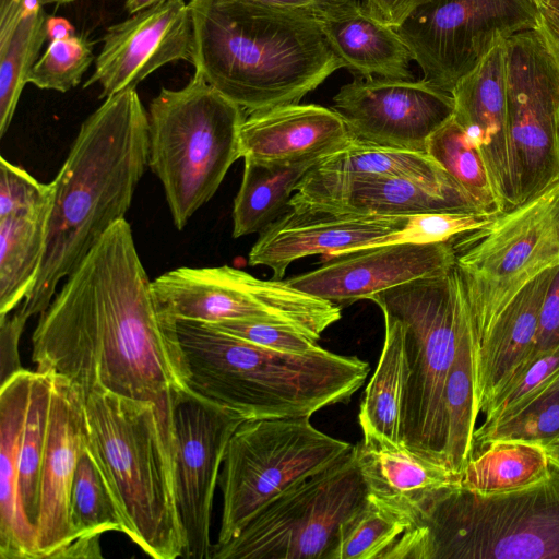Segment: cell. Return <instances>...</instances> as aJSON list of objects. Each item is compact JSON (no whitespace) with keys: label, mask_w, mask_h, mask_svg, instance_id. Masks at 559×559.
Segmentation results:
<instances>
[{"label":"cell","mask_w":559,"mask_h":559,"mask_svg":"<svg viewBox=\"0 0 559 559\" xmlns=\"http://www.w3.org/2000/svg\"><path fill=\"white\" fill-rule=\"evenodd\" d=\"M47 0H0V135L15 114L47 34Z\"/></svg>","instance_id":"obj_28"},{"label":"cell","mask_w":559,"mask_h":559,"mask_svg":"<svg viewBox=\"0 0 559 559\" xmlns=\"http://www.w3.org/2000/svg\"><path fill=\"white\" fill-rule=\"evenodd\" d=\"M507 111L519 205L559 180V69L537 28L507 38Z\"/></svg>","instance_id":"obj_14"},{"label":"cell","mask_w":559,"mask_h":559,"mask_svg":"<svg viewBox=\"0 0 559 559\" xmlns=\"http://www.w3.org/2000/svg\"><path fill=\"white\" fill-rule=\"evenodd\" d=\"M559 435V373L524 402L474 432V449L497 440L543 443Z\"/></svg>","instance_id":"obj_37"},{"label":"cell","mask_w":559,"mask_h":559,"mask_svg":"<svg viewBox=\"0 0 559 559\" xmlns=\"http://www.w3.org/2000/svg\"><path fill=\"white\" fill-rule=\"evenodd\" d=\"M354 449L367 497L403 519L408 527L436 492L457 484L459 474L447 464L402 443L364 436Z\"/></svg>","instance_id":"obj_24"},{"label":"cell","mask_w":559,"mask_h":559,"mask_svg":"<svg viewBox=\"0 0 559 559\" xmlns=\"http://www.w3.org/2000/svg\"><path fill=\"white\" fill-rule=\"evenodd\" d=\"M28 319L21 307L13 314L0 319V385L24 369L20 361L19 342Z\"/></svg>","instance_id":"obj_45"},{"label":"cell","mask_w":559,"mask_h":559,"mask_svg":"<svg viewBox=\"0 0 559 559\" xmlns=\"http://www.w3.org/2000/svg\"><path fill=\"white\" fill-rule=\"evenodd\" d=\"M195 61L194 22L189 2L164 0L109 26L84 87L97 84L99 98L135 88L159 68Z\"/></svg>","instance_id":"obj_18"},{"label":"cell","mask_w":559,"mask_h":559,"mask_svg":"<svg viewBox=\"0 0 559 559\" xmlns=\"http://www.w3.org/2000/svg\"><path fill=\"white\" fill-rule=\"evenodd\" d=\"M559 348V264L552 274L545 294L534 347L523 372L534 360ZM522 372V373H523ZM519 378V377H518Z\"/></svg>","instance_id":"obj_44"},{"label":"cell","mask_w":559,"mask_h":559,"mask_svg":"<svg viewBox=\"0 0 559 559\" xmlns=\"http://www.w3.org/2000/svg\"><path fill=\"white\" fill-rule=\"evenodd\" d=\"M559 69V11L542 0L540 20L537 27Z\"/></svg>","instance_id":"obj_47"},{"label":"cell","mask_w":559,"mask_h":559,"mask_svg":"<svg viewBox=\"0 0 559 559\" xmlns=\"http://www.w3.org/2000/svg\"><path fill=\"white\" fill-rule=\"evenodd\" d=\"M178 394L159 403L106 390L83 396L85 443L118 504L122 533L155 559L183 557L187 545L176 489Z\"/></svg>","instance_id":"obj_5"},{"label":"cell","mask_w":559,"mask_h":559,"mask_svg":"<svg viewBox=\"0 0 559 559\" xmlns=\"http://www.w3.org/2000/svg\"><path fill=\"white\" fill-rule=\"evenodd\" d=\"M369 300L383 317L395 320L402 331L407 379L401 443L447 464L445 382L462 335L471 326L475 330L469 296L456 260L443 271L374 294Z\"/></svg>","instance_id":"obj_7"},{"label":"cell","mask_w":559,"mask_h":559,"mask_svg":"<svg viewBox=\"0 0 559 559\" xmlns=\"http://www.w3.org/2000/svg\"><path fill=\"white\" fill-rule=\"evenodd\" d=\"M332 108L357 141L425 153L430 135L453 117L454 99L424 79L360 76L340 88Z\"/></svg>","instance_id":"obj_17"},{"label":"cell","mask_w":559,"mask_h":559,"mask_svg":"<svg viewBox=\"0 0 559 559\" xmlns=\"http://www.w3.org/2000/svg\"><path fill=\"white\" fill-rule=\"evenodd\" d=\"M559 373V348L536 360L513 382L493 394L483 409L489 426L537 392Z\"/></svg>","instance_id":"obj_41"},{"label":"cell","mask_w":559,"mask_h":559,"mask_svg":"<svg viewBox=\"0 0 559 559\" xmlns=\"http://www.w3.org/2000/svg\"><path fill=\"white\" fill-rule=\"evenodd\" d=\"M35 371L0 385V558L37 559L35 531L20 493V460Z\"/></svg>","instance_id":"obj_27"},{"label":"cell","mask_w":559,"mask_h":559,"mask_svg":"<svg viewBox=\"0 0 559 559\" xmlns=\"http://www.w3.org/2000/svg\"><path fill=\"white\" fill-rule=\"evenodd\" d=\"M382 559H559V466L501 493L440 489Z\"/></svg>","instance_id":"obj_6"},{"label":"cell","mask_w":559,"mask_h":559,"mask_svg":"<svg viewBox=\"0 0 559 559\" xmlns=\"http://www.w3.org/2000/svg\"><path fill=\"white\" fill-rule=\"evenodd\" d=\"M490 213L393 216L341 213L288 206L260 233L249 264L271 269L282 280L290 263L323 254L328 259L367 247L399 241H447L488 225Z\"/></svg>","instance_id":"obj_12"},{"label":"cell","mask_w":559,"mask_h":559,"mask_svg":"<svg viewBox=\"0 0 559 559\" xmlns=\"http://www.w3.org/2000/svg\"><path fill=\"white\" fill-rule=\"evenodd\" d=\"M155 302L174 320L214 324L252 320L305 329L313 298L282 280H260L228 265L182 266L151 282Z\"/></svg>","instance_id":"obj_15"},{"label":"cell","mask_w":559,"mask_h":559,"mask_svg":"<svg viewBox=\"0 0 559 559\" xmlns=\"http://www.w3.org/2000/svg\"><path fill=\"white\" fill-rule=\"evenodd\" d=\"M311 170L333 176L402 177L428 182H457L426 153L357 140L328 155Z\"/></svg>","instance_id":"obj_33"},{"label":"cell","mask_w":559,"mask_h":559,"mask_svg":"<svg viewBox=\"0 0 559 559\" xmlns=\"http://www.w3.org/2000/svg\"><path fill=\"white\" fill-rule=\"evenodd\" d=\"M164 0H126L124 9L131 15L148 9Z\"/></svg>","instance_id":"obj_51"},{"label":"cell","mask_w":559,"mask_h":559,"mask_svg":"<svg viewBox=\"0 0 559 559\" xmlns=\"http://www.w3.org/2000/svg\"><path fill=\"white\" fill-rule=\"evenodd\" d=\"M51 193V182L41 183L23 168L0 158V217L39 202Z\"/></svg>","instance_id":"obj_43"},{"label":"cell","mask_w":559,"mask_h":559,"mask_svg":"<svg viewBox=\"0 0 559 559\" xmlns=\"http://www.w3.org/2000/svg\"><path fill=\"white\" fill-rule=\"evenodd\" d=\"M407 527L403 519L368 498L342 524L332 559H382Z\"/></svg>","instance_id":"obj_39"},{"label":"cell","mask_w":559,"mask_h":559,"mask_svg":"<svg viewBox=\"0 0 559 559\" xmlns=\"http://www.w3.org/2000/svg\"><path fill=\"white\" fill-rule=\"evenodd\" d=\"M556 266L528 281L495 321L474 364L477 414L495 393L522 374L534 347L540 307Z\"/></svg>","instance_id":"obj_26"},{"label":"cell","mask_w":559,"mask_h":559,"mask_svg":"<svg viewBox=\"0 0 559 559\" xmlns=\"http://www.w3.org/2000/svg\"><path fill=\"white\" fill-rule=\"evenodd\" d=\"M147 115L148 166L163 185L180 230L241 157L245 110L194 71L183 87H163Z\"/></svg>","instance_id":"obj_8"},{"label":"cell","mask_w":559,"mask_h":559,"mask_svg":"<svg viewBox=\"0 0 559 559\" xmlns=\"http://www.w3.org/2000/svg\"><path fill=\"white\" fill-rule=\"evenodd\" d=\"M454 120L478 148L499 212L518 205L507 111V38H500L452 91Z\"/></svg>","instance_id":"obj_22"},{"label":"cell","mask_w":559,"mask_h":559,"mask_svg":"<svg viewBox=\"0 0 559 559\" xmlns=\"http://www.w3.org/2000/svg\"><path fill=\"white\" fill-rule=\"evenodd\" d=\"M231 1H240L247 3L261 4L270 8L293 11V12H302L312 14L314 11L320 8L322 4L331 1V0H231Z\"/></svg>","instance_id":"obj_49"},{"label":"cell","mask_w":559,"mask_h":559,"mask_svg":"<svg viewBox=\"0 0 559 559\" xmlns=\"http://www.w3.org/2000/svg\"><path fill=\"white\" fill-rule=\"evenodd\" d=\"M210 325L258 346L282 353L307 354L318 346V340L314 337L282 324L252 320H228Z\"/></svg>","instance_id":"obj_42"},{"label":"cell","mask_w":559,"mask_h":559,"mask_svg":"<svg viewBox=\"0 0 559 559\" xmlns=\"http://www.w3.org/2000/svg\"><path fill=\"white\" fill-rule=\"evenodd\" d=\"M352 448L317 429L310 417L243 420L229 439L219 472L223 510L215 545L233 539L276 496Z\"/></svg>","instance_id":"obj_10"},{"label":"cell","mask_w":559,"mask_h":559,"mask_svg":"<svg viewBox=\"0 0 559 559\" xmlns=\"http://www.w3.org/2000/svg\"><path fill=\"white\" fill-rule=\"evenodd\" d=\"M429 0H365L364 4L379 20L396 28Z\"/></svg>","instance_id":"obj_46"},{"label":"cell","mask_w":559,"mask_h":559,"mask_svg":"<svg viewBox=\"0 0 559 559\" xmlns=\"http://www.w3.org/2000/svg\"><path fill=\"white\" fill-rule=\"evenodd\" d=\"M94 58L93 43L85 35L52 40L31 69L27 83L66 93L79 85Z\"/></svg>","instance_id":"obj_40"},{"label":"cell","mask_w":559,"mask_h":559,"mask_svg":"<svg viewBox=\"0 0 559 559\" xmlns=\"http://www.w3.org/2000/svg\"><path fill=\"white\" fill-rule=\"evenodd\" d=\"M243 420L192 390L176 397V489L187 543L183 558L211 559L214 492L229 439Z\"/></svg>","instance_id":"obj_16"},{"label":"cell","mask_w":559,"mask_h":559,"mask_svg":"<svg viewBox=\"0 0 559 559\" xmlns=\"http://www.w3.org/2000/svg\"><path fill=\"white\" fill-rule=\"evenodd\" d=\"M288 206L393 216L491 213L457 182L333 176L311 169L298 183Z\"/></svg>","instance_id":"obj_19"},{"label":"cell","mask_w":559,"mask_h":559,"mask_svg":"<svg viewBox=\"0 0 559 559\" xmlns=\"http://www.w3.org/2000/svg\"><path fill=\"white\" fill-rule=\"evenodd\" d=\"M425 153L487 211L500 213L484 159L453 117L430 135Z\"/></svg>","instance_id":"obj_36"},{"label":"cell","mask_w":559,"mask_h":559,"mask_svg":"<svg viewBox=\"0 0 559 559\" xmlns=\"http://www.w3.org/2000/svg\"><path fill=\"white\" fill-rule=\"evenodd\" d=\"M384 318V342L377 368L365 390L358 423L364 436L401 443L404 390L407 379L400 325Z\"/></svg>","instance_id":"obj_32"},{"label":"cell","mask_w":559,"mask_h":559,"mask_svg":"<svg viewBox=\"0 0 559 559\" xmlns=\"http://www.w3.org/2000/svg\"><path fill=\"white\" fill-rule=\"evenodd\" d=\"M474 326L461 337L444 388L445 444L449 467L460 473L474 453L477 419L474 385Z\"/></svg>","instance_id":"obj_34"},{"label":"cell","mask_w":559,"mask_h":559,"mask_svg":"<svg viewBox=\"0 0 559 559\" xmlns=\"http://www.w3.org/2000/svg\"><path fill=\"white\" fill-rule=\"evenodd\" d=\"M75 0H47L48 3H57V4H63V3H70Z\"/></svg>","instance_id":"obj_54"},{"label":"cell","mask_w":559,"mask_h":559,"mask_svg":"<svg viewBox=\"0 0 559 559\" xmlns=\"http://www.w3.org/2000/svg\"><path fill=\"white\" fill-rule=\"evenodd\" d=\"M35 372L20 460V493L24 511L33 527L38 511L40 467L46 447L53 389L51 374Z\"/></svg>","instance_id":"obj_38"},{"label":"cell","mask_w":559,"mask_h":559,"mask_svg":"<svg viewBox=\"0 0 559 559\" xmlns=\"http://www.w3.org/2000/svg\"><path fill=\"white\" fill-rule=\"evenodd\" d=\"M148 166V115L136 88L105 98L81 124L51 181L52 199L35 283L20 305L44 312L58 284L129 211Z\"/></svg>","instance_id":"obj_2"},{"label":"cell","mask_w":559,"mask_h":559,"mask_svg":"<svg viewBox=\"0 0 559 559\" xmlns=\"http://www.w3.org/2000/svg\"><path fill=\"white\" fill-rule=\"evenodd\" d=\"M475 322V360L498 316L532 278L559 264V180L486 226L452 239Z\"/></svg>","instance_id":"obj_9"},{"label":"cell","mask_w":559,"mask_h":559,"mask_svg":"<svg viewBox=\"0 0 559 559\" xmlns=\"http://www.w3.org/2000/svg\"><path fill=\"white\" fill-rule=\"evenodd\" d=\"M452 239L399 241L348 251L286 282L340 307L350 305L448 269L456 260Z\"/></svg>","instance_id":"obj_20"},{"label":"cell","mask_w":559,"mask_h":559,"mask_svg":"<svg viewBox=\"0 0 559 559\" xmlns=\"http://www.w3.org/2000/svg\"><path fill=\"white\" fill-rule=\"evenodd\" d=\"M37 372L159 403L187 391L177 320L158 309L132 228L122 218L66 278L32 336Z\"/></svg>","instance_id":"obj_1"},{"label":"cell","mask_w":559,"mask_h":559,"mask_svg":"<svg viewBox=\"0 0 559 559\" xmlns=\"http://www.w3.org/2000/svg\"><path fill=\"white\" fill-rule=\"evenodd\" d=\"M194 71L246 112L298 104L344 68L312 14L231 0H190Z\"/></svg>","instance_id":"obj_3"},{"label":"cell","mask_w":559,"mask_h":559,"mask_svg":"<svg viewBox=\"0 0 559 559\" xmlns=\"http://www.w3.org/2000/svg\"><path fill=\"white\" fill-rule=\"evenodd\" d=\"M52 193L0 217V319L29 294L43 258Z\"/></svg>","instance_id":"obj_29"},{"label":"cell","mask_w":559,"mask_h":559,"mask_svg":"<svg viewBox=\"0 0 559 559\" xmlns=\"http://www.w3.org/2000/svg\"><path fill=\"white\" fill-rule=\"evenodd\" d=\"M47 34L48 39L52 41L69 38L75 35V31L73 25L67 19L61 16H48Z\"/></svg>","instance_id":"obj_50"},{"label":"cell","mask_w":559,"mask_h":559,"mask_svg":"<svg viewBox=\"0 0 559 559\" xmlns=\"http://www.w3.org/2000/svg\"><path fill=\"white\" fill-rule=\"evenodd\" d=\"M70 512L74 539L100 537L109 531L122 532L123 521L118 504L86 443L74 473Z\"/></svg>","instance_id":"obj_35"},{"label":"cell","mask_w":559,"mask_h":559,"mask_svg":"<svg viewBox=\"0 0 559 559\" xmlns=\"http://www.w3.org/2000/svg\"><path fill=\"white\" fill-rule=\"evenodd\" d=\"M99 536L78 537L62 548L56 558H103Z\"/></svg>","instance_id":"obj_48"},{"label":"cell","mask_w":559,"mask_h":559,"mask_svg":"<svg viewBox=\"0 0 559 559\" xmlns=\"http://www.w3.org/2000/svg\"><path fill=\"white\" fill-rule=\"evenodd\" d=\"M51 376L50 418L34 526L37 559L56 558L74 539L71 490L78 460L85 444L83 394L66 379Z\"/></svg>","instance_id":"obj_21"},{"label":"cell","mask_w":559,"mask_h":559,"mask_svg":"<svg viewBox=\"0 0 559 559\" xmlns=\"http://www.w3.org/2000/svg\"><path fill=\"white\" fill-rule=\"evenodd\" d=\"M313 17L331 50L361 78L413 80L412 53L396 28L357 0H331Z\"/></svg>","instance_id":"obj_25"},{"label":"cell","mask_w":559,"mask_h":559,"mask_svg":"<svg viewBox=\"0 0 559 559\" xmlns=\"http://www.w3.org/2000/svg\"><path fill=\"white\" fill-rule=\"evenodd\" d=\"M326 156L293 162L243 158V174L234 200L233 236L261 233L287 207L305 175Z\"/></svg>","instance_id":"obj_30"},{"label":"cell","mask_w":559,"mask_h":559,"mask_svg":"<svg viewBox=\"0 0 559 559\" xmlns=\"http://www.w3.org/2000/svg\"><path fill=\"white\" fill-rule=\"evenodd\" d=\"M547 4L559 11V0H544Z\"/></svg>","instance_id":"obj_53"},{"label":"cell","mask_w":559,"mask_h":559,"mask_svg":"<svg viewBox=\"0 0 559 559\" xmlns=\"http://www.w3.org/2000/svg\"><path fill=\"white\" fill-rule=\"evenodd\" d=\"M542 0H429L397 33L424 80L452 93L500 38L536 29Z\"/></svg>","instance_id":"obj_13"},{"label":"cell","mask_w":559,"mask_h":559,"mask_svg":"<svg viewBox=\"0 0 559 559\" xmlns=\"http://www.w3.org/2000/svg\"><path fill=\"white\" fill-rule=\"evenodd\" d=\"M354 445L271 500L211 559H332L344 522L367 502Z\"/></svg>","instance_id":"obj_11"},{"label":"cell","mask_w":559,"mask_h":559,"mask_svg":"<svg viewBox=\"0 0 559 559\" xmlns=\"http://www.w3.org/2000/svg\"><path fill=\"white\" fill-rule=\"evenodd\" d=\"M355 139L333 109L288 104L249 114L240 130V156L261 162H293L328 156Z\"/></svg>","instance_id":"obj_23"},{"label":"cell","mask_w":559,"mask_h":559,"mask_svg":"<svg viewBox=\"0 0 559 559\" xmlns=\"http://www.w3.org/2000/svg\"><path fill=\"white\" fill-rule=\"evenodd\" d=\"M190 389L245 420L311 417L347 402L369 364L317 346L307 354L272 350L210 324L177 320Z\"/></svg>","instance_id":"obj_4"},{"label":"cell","mask_w":559,"mask_h":559,"mask_svg":"<svg viewBox=\"0 0 559 559\" xmlns=\"http://www.w3.org/2000/svg\"><path fill=\"white\" fill-rule=\"evenodd\" d=\"M550 469L539 443L497 440L473 453L459 473L457 486L481 495L501 493L534 485Z\"/></svg>","instance_id":"obj_31"},{"label":"cell","mask_w":559,"mask_h":559,"mask_svg":"<svg viewBox=\"0 0 559 559\" xmlns=\"http://www.w3.org/2000/svg\"><path fill=\"white\" fill-rule=\"evenodd\" d=\"M545 449L549 461L559 466V435L540 443Z\"/></svg>","instance_id":"obj_52"}]
</instances>
